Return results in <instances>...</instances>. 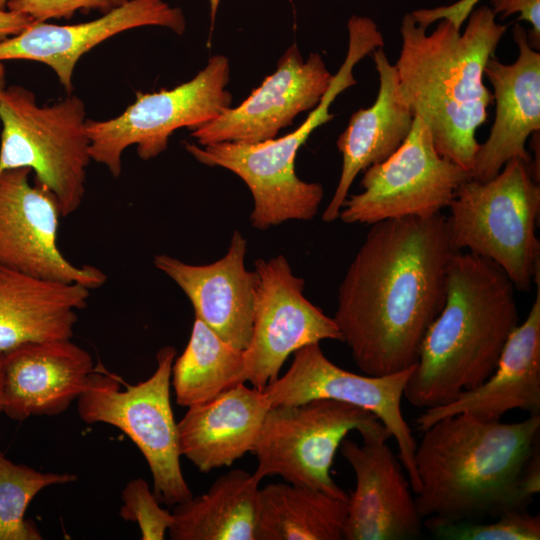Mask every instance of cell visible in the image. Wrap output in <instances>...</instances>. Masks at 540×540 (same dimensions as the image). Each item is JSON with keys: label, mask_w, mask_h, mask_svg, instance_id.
<instances>
[{"label": "cell", "mask_w": 540, "mask_h": 540, "mask_svg": "<svg viewBox=\"0 0 540 540\" xmlns=\"http://www.w3.org/2000/svg\"><path fill=\"white\" fill-rule=\"evenodd\" d=\"M370 226L340 283L333 319L358 368L383 376L417 363L444 305L455 251L441 213Z\"/></svg>", "instance_id": "obj_1"}, {"label": "cell", "mask_w": 540, "mask_h": 540, "mask_svg": "<svg viewBox=\"0 0 540 540\" xmlns=\"http://www.w3.org/2000/svg\"><path fill=\"white\" fill-rule=\"evenodd\" d=\"M540 415L512 423L468 413L424 430L415 450L425 528L527 509L540 490Z\"/></svg>", "instance_id": "obj_2"}, {"label": "cell", "mask_w": 540, "mask_h": 540, "mask_svg": "<svg viewBox=\"0 0 540 540\" xmlns=\"http://www.w3.org/2000/svg\"><path fill=\"white\" fill-rule=\"evenodd\" d=\"M506 30L488 6L470 13L462 33L447 19L429 34L411 13L401 21L400 95L428 127L439 154L468 172L480 144L477 129L493 102L484 69Z\"/></svg>", "instance_id": "obj_3"}, {"label": "cell", "mask_w": 540, "mask_h": 540, "mask_svg": "<svg viewBox=\"0 0 540 540\" xmlns=\"http://www.w3.org/2000/svg\"><path fill=\"white\" fill-rule=\"evenodd\" d=\"M513 283L494 262L455 251L446 272L444 305L429 326L403 397L429 409L484 383L519 324Z\"/></svg>", "instance_id": "obj_4"}, {"label": "cell", "mask_w": 540, "mask_h": 540, "mask_svg": "<svg viewBox=\"0 0 540 540\" xmlns=\"http://www.w3.org/2000/svg\"><path fill=\"white\" fill-rule=\"evenodd\" d=\"M348 50L343 64L305 121L293 132L258 143L218 142L208 145L186 143V150L200 163L225 168L239 176L253 198L251 225L267 230L289 220H312L322 202L320 183L301 180L295 171L299 149L310 134L334 115L330 106L345 89L356 84L354 66L375 49L384 46L377 24L368 17L348 20Z\"/></svg>", "instance_id": "obj_5"}, {"label": "cell", "mask_w": 540, "mask_h": 540, "mask_svg": "<svg viewBox=\"0 0 540 540\" xmlns=\"http://www.w3.org/2000/svg\"><path fill=\"white\" fill-rule=\"evenodd\" d=\"M448 208L453 250L494 262L516 290L529 291L540 271V186L532 165L515 158L488 181L467 179Z\"/></svg>", "instance_id": "obj_6"}, {"label": "cell", "mask_w": 540, "mask_h": 540, "mask_svg": "<svg viewBox=\"0 0 540 540\" xmlns=\"http://www.w3.org/2000/svg\"><path fill=\"white\" fill-rule=\"evenodd\" d=\"M0 173L26 167L35 183L55 197L62 217L81 205L90 163L84 102L69 95L40 106L30 90L12 85L0 92Z\"/></svg>", "instance_id": "obj_7"}, {"label": "cell", "mask_w": 540, "mask_h": 540, "mask_svg": "<svg viewBox=\"0 0 540 540\" xmlns=\"http://www.w3.org/2000/svg\"><path fill=\"white\" fill-rule=\"evenodd\" d=\"M176 349L161 348L155 372L135 385L96 366L78 400L79 417L87 424L105 423L119 428L144 456L160 503L177 505L193 497L180 465L177 423L170 402L172 365Z\"/></svg>", "instance_id": "obj_8"}, {"label": "cell", "mask_w": 540, "mask_h": 540, "mask_svg": "<svg viewBox=\"0 0 540 540\" xmlns=\"http://www.w3.org/2000/svg\"><path fill=\"white\" fill-rule=\"evenodd\" d=\"M352 430L362 438H391L376 416L348 403L314 399L299 405L273 406L251 450L258 463L254 475L260 480L278 475L290 484L348 499L330 470L341 442Z\"/></svg>", "instance_id": "obj_9"}, {"label": "cell", "mask_w": 540, "mask_h": 540, "mask_svg": "<svg viewBox=\"0 0 540 540\" xmlns=\"http://www.w3.org/2000/svg\"><path fill=\"white\" fill-rule=\"evenodd\" d=\"M229 76L228 59L214 55L191 80L170 90L138 91L135 101L119 116L87 120L91 159L116 178L122 170V154L129 146L136 145L143 160L157 157L166 150L174 131L196 129L231 107L232 96L226 89Z\"/></svg>", "instance_id": "obj_10"}, {"label": "cell", "mask_w": 540, "mask_h": 540, "mask_svg": "<svg viewBox=\"0 0 540 540\" xmlns=\"http://www.w3.org/2000/svg\"><path fill=\"white\" fill-rule=\"evenodd\" d=\"M469 172L436 150L425 123L414 116L410 133L384 161L364 170L362 191L348 195L339 213L347 224L428 217L448 207Z\"/></svg>", "instance_id": "obj_11"}, {"label": "cell", "mask_w": 540, "mask_h": 540, "mask_svg": "<svg viewBox=\"0 0 540 540\" xmlns=\"http://www.w3.org/2000/svg\"><path fill=\"white\" fill-rule=\"evenodd\" d=\"M293 354L287 372L263 389L271 407L331 399L371 412L396 441L397 456L412 491L418 494L421 486L415 465L417 443L401 408L404 388L415 365L383 376L359 375L332 363L319 343L306 345Z\"/></svg>", "instance_id": "obj_12"}, {"label": "cell", "mask_w": 540, "mask_h": 540, "mask_svg": "<svg viewBox=\"0 0 540 540\" xmlns=\"http://www.w3.org/2000/svg\"><path fill=\"white\" fill-rule=\"evenodd\" d=\"M258 283L251 340L244 350L245 380L263 390L296 350L322 340L342 341L333 318L304 295L305 281L284 255L255 261Z\"/></svg>", "instance_id": "obj_13"}, {"label": "cell", "mask_w": 540, "mask_h": 540, "mask_svg": "<svg viewBox=\"0 0 540 540\" xmlns=\"http://www.w3.org/2000/svg\"><path fill=\"white\" fill-rule=\"evenodd\" d=\"M30 172L0 173V264L39 279L101 287L107 276L99 268L75 266L59 250L58 203L45 187L29 183Z\"/></svg>", "instance_id": "obj_14"}, {"label": "cell", "mask_w": 540, "mask_h": 540, "mask_svg": "<svg viewBox=\"0 0 540 540\" xmlns=\"http://www.w3.org/2000/svg\"><path fill=\"white\" fill-rule=\"evenodd\" d=\"M333 75L318 53L304 60L297 45L282 55L274 73L265 78L239 106L191 130L198 145L218 142L258 143L276 137L295 117L315 108Z\"/></svg>", "instance_id": "obj_15"}, {"label": "cell", "mask_w": 540, "mask_h": 540, "mask_svg": "<svg viewBox=\"0 0 540 540\" xmlns=\"http://www.w3.org/2000/svg\"><path fill=\"white\" fill-rule=\"evenodd\" d=\"M389 438H363V444L346 437L342 456L352 467L356 485L348 497L344 540L417 539L424 528L411 484Z\"/></svg>", "instance_id": "obj_16"}, {"label": "cell", "mask_w": 540, "mask_h": 540, "mask_svg": "<svg viewBox=\"0 0 540 540\" xmlns=\"http://www.w3.org/2000/svg\"><path fill=\"white\" fill-rule=\"evenodd\" d=\"M161 26L181 35L186 28L182 10L164 0H129L101 17L74 25L35 21L0 42V62L30 60L48 65L70 94L79 59L103 41L130 29Z\"/></svg>", "instance_id": "obj_17"}, {"label": "cell", "mask_w": 540, "mask_h": 540, "mask_svg": "<svg viewBox=\"0 0 540 540\" xmlns=\"http://www.w3.org/2000/svg\"><path fill=\"white\" fill-rule=\"evenodd\" d=\"M513 37L517 59L505 64L494 55L484 69L493 87L496 109L490 134L479 144L469 172L471 179L480 182L495 177L515 158L532 165L526 143L540 131V53L530 45L527 31L519 24L513 28Z\"/></svg>", "instance_id": "obj_18"}, {"label": "cell", "mask_w": 540, "mask_h": 540, "mask_svg": "<svg viewBox=\"0 0 540 540\" xmlns=\"http://www.w3.org/2000/svg\"><path fill=\"white\" fill-rule=\"evenodd\" d=\"M247 240L234 231L226 254L206 265L185 263L167 254L154 257L155 267L189 298L198 318L224 341L245 350L251 340L256 271L245 267Z\"/></svg>", "instance_id": "obj_19"}, {"label": "cell", "mask_w": 540, "mask_h": 540, "mask_svg": "<svg viewBox=\"0 0 540 540\" xmlns=\"http://www.w3.org/2000/svg\"><path fill=\"white\" fill-rule=\"evenodd\" d=\"M91 355L70 339L30 342L4 353V406L9 418L55 416L86 389Z\"/></svg>", "instance_id": "obj_20"}, {"label": "cell", "mask_w": 540, "mask_h": 540, "mask_svg": "<svg viewBox=\"0 0 540 540\" xmlns=\"http://www.w3.org/2000/svg\"><path fill=\"white\" fill-rule=\"evenodd\" d=\"M540 272L537 294L525 320L510 334L492 375L478 387L461 393L447 405L425 409L415 420L426 430L436 421L458 413L481 420H501L512 410L540 415Z\"/></svg>", "instance_id": "obj_21"}, {"label": "cell", "mask_w": 540, "mask_h": 540, "mask_svg": "<svg viewBox=\"0 0 540 540\" xmlns=\"http://www.w3.org/2000/svg\"><path fill=\"white\" fill-rule=\"evenodd\" d=\"M372 53L379 76L378 94L370 107L351 115L346 129L338 137L342 168L335 192L322 214V220L327 223L339 218L357 175L391 156L413 125L414 115L399 92L395 65L390 63L383 47Z\"/></svg>", "instance_id": "obj_22"}, {"label": "cell", "mask_w": 540, "mask_h": 540, "mask_svg": "<svg viewBox=\"0 0 540 540\" xmlns=\"http://www.w3.org/2000/svg\"><path fill=\"white\" fill-rule=\"evenodd\" d=\"M270 408L263 390L244 383L189 407L177 423L181 456L203 473L231 466L251 452Z\"/></svg>", "instance_id": "obj_23"}, {"label": "cell", "mask_w": 540, "mask_h": 540, "mask_svg": "<svg viewBox=\"0 0 540 540\" xmlns=\"http://www.w3.org/2000/svg\"><path fill=\"white\" fill-rule=\"evenodd\" d=\"M90 289L39 279L0 264V352L30 342L71 339Z\"/></svg>", "instance_id": "obj_24"}, {"label": "cell", "mask_w": 540, "mask_h": 540, "mask_svg": "<svg viewBox=\"0 0 540 540\" xmlns=\"http://www.w3.org/2000/svg\"><path fill=\"white\" fill-rule=\"evenodd\" d=\"M260 482L242 469L218 477L206 493L175 505L170 538L258 540Z\"/></svg>", "instance_id": "obj_25"}, {"label": "cell", "mask_w": 540, "mask_h": 540, "mask_svg": "<svg viewBox=\"0 0 540 540\" xmlns=\"http://www.w3.org/2000/svg\"><path fill=\"white\" fill-rule=\"evenodd\" d=\"M348 499L290 483L260 488L258 540H342Z\"/></svg>", "instance_id": "obj_26"}, {"label": "cell", "mask_w": 540, "mask_h": 540, "mask_svg": "<svg viewBox=\"0 0 540 540\" xmlns=\"http://www.w3.org/2000/svg\"><path fill=\"white\" fill-rule=\"evenodd\" d=\"M245 382L244 350L195 318L188 344L172 365L176 403L187 408L199 405Z\"/></svg>", "instance_id": "obj_27"}, {"label": "cell", "mask_w": 540, "mask_h": 540, "mask_svg": "<svg viewBox=\"0 0 540 540\" xmlns=\"http://www.w3.org/2000/svg\"><path fill=\"white\" fill-rule=\"evenodd\" d=\"M76 480L75 474L44 473L16 464L0 451V540H41L37 527L25 519L30 502L46 487Z\"/></svg>", "instance_id": "obj_28"}, {"label": "cell", "mask_w": 540, "mask_h": 540, "mask_svg": "<svg viewBox=\"0 0 540 540\" xmlns=\"http://www.w3.org/2000/svg\"><path fill=\"white\" fill-rule=\"evenodd\" d=\"M428 530L444 540H539L540 516L516 509L502 513L494 521L449 523Z\"/></svg>", "instance_id": "obj_29"}, {"label": "cell", "mask_w": 540, "mask_h": 540, "mask_svg": "<svg viewBox=\"0 0 540 540\" xmlns=\"http://www.w3.org/2000/svg\"><path fill=\"white\" fill-rule=\"evenodd\" d=\"M120 516L136 522L142 540H163L173 522V513L163 509L142 478L129 481L121 493Z\"/></svg>", "instance_id": "obj_30"}, {"label": "cell", "mask_w": 540, "mask_h": 540, "mask_svg": "<svg viewBox=\"0 0 540 540\" xmlns=\"http://www.w3.org/2000/svg\"><path fill=\"white\" fill-rule=\"evenodd\" d=\"M129 0H9L6 9L23 13L38 22L71 18L78 10H99L106 14Z\"/></svg>", "instance_id": "obj_31"}, {"label": "cell", "mask_w": 540, "mask_h": 540, "mask_svg": "<svg viewBox=\"0 0 540 540\" xmlns=\"http://www.w3.org/2000/svg\"><path fill=\"white\" fill-rule=\"evenodd\" d=\"M490 7L495 15L501 19L518 14V20L530 24L528 40L530 45L537 50L540 44V0H492Z\"/></svg>", "instance_id": "obj_32"}, {"label": "cell", "mask_w": 540, "mask_h": 540, "mask_svg": "<svg viewBox=\"0 0 540 540\" xmlns=\"http://www.w3.org/2000/svg\"><path fill=\"white\" fill-rule=\"evenodd\" d=\"M481 0H458L449 5H442L430 9H418L411 13L416 23L428 28L432 23L441 19L449 20L457 29L461 30L463 23Z\"/></svg>", "instance_id": "obj_33"}, {"label": "cell", "mask_w": 540, "mask_h": 540, "mask_svg": "<svg viewBox=\"0 0 540 540\" xmlns=\"http://www.w3.org/2000/svg\"><path fill=\"white\" fill-rule=\"evenodd\" d=\"M35 22L30 16L11 11L0 10V42L22 32Z\"/></svg>", "instance_id": "obj_34"}, {"label": "cell", "mask_w": 540, "mask_h": 540, "mask_svg": "<svg viewBox=\"0 0 540 540\" xmlns=\"http://www.w3.org/2000/svg\"><path fill=\"white\" fill-rule=\"evenodd\" d=\"M4 406V353L0 352V412Z\"/></svg>", "instance_id": "obj_35"}, {"label": "cell", "mask_w": 540, "mask_h": 540, "mask_svg": "<svg viewBox=\"0 0 540 540\" xmlns=\"http://www.w3.org/2000/svg\"><path fill=\"white\" fill-rule=\"evenodd\" d=\"M220 1H221V0H209V4H210V16H211V22H212V24H213V22H214V20H215L216 13H217V10H218Z\"/></svg>", "instance_id": "obj_36"}, {"label": "cell", "mask_w": 540, "mask_h": 540, "mask_svg": "<svg viewBox=\"0 0 540 540\" xmlns=\"http://www.w3.org/2000/svg\"><path fill=\"white\" fill-rule=\"evenodd\" d=\"M6 70L3 62H0V92L5 88Z\"/></svg>", "instance_id": "obj_37"}, {"label": "cell", "mask_w": 540, "mask_h": 540, "mask_svg": "<svg viewBox=\"0 0 540 540\" xmlns=\"http://www.w3.org/2000/svg\"><path fill=\"white\" fill-rule=\"evenodd\" d=\"M8 1L9 0H0V10L6 9Z\"/></svg>", "instance_id": "obj_38"}]
</instances>
